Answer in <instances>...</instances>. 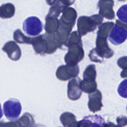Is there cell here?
<instances>
[{
	"mask_svg": "<svg viewBox=\"0 0 127 127\" xmlns=\"http://www.w3.org/2000/svg\"><path fill=\"white\" fill-rule=\"evenodd\" d=\"M67 48L68 51L64 56L66 64L75 66L82 61L84 57V51L81 40V36L77 31H73L69 35Z\"/></svg>",
	"mask_w": 127,
	"mask_h": 127,
	"instance_id": "cell-1",
	"label": "cell"
},
{
	"mask_svg": "<svg viewBox=\"0 0 127 127\" xmlns=\"http://www.w3.org/2000/svg\"><path fill=\"white\" fill-rule=\"evenodd\" d=\"M77 13L76 10L71 7H68L64 10L60 17V26L58 30L60 33L61 40L58 48L64 50L67 48V41L70 32L74 27Z\"/></svg>",
	"mask_w": 127,
	"mask_h": 127,
	"instance_id": "cell-2",
	"label": "cell"
},
{
	"mask_svg": "<svg viewBox=\"0 0 127 127\" xmlns=\"http://www.w3.org/2000/svg\"><path fill=\"white\" fill-rule=\"evenodd\" d=\"M114 25V22L108 21L98 26L95 48L103 58L109 59L114 54V51L109 47L107 42V37Z\"/></svg>",
	"mask_w": 127,
	"mask_h": 127,
	"instance_id": "cell-3",
	"label": "cell"
},
{
	"mask_svg": "<svg viewBox=\"0 0 127 127\" xmlns=\"http://www.w3.org/2000/svg\"><path fill=\"white\" fill-rule=\"evenodd\" d=\"M103 17L99 14H93L90 16H81L77 22V32L80 36H84L88 33L94 31L97 26L102 24Z\"/></svg>",
	"mask_w": 127,
	"mask_h": 127,
	"instance_id": "cell-4",
	"label": "cell"
},
{
	"mask_svg": "<svg viewBox=\"0 0 127 127\" xmlns=\"http://www.w3.org/2000/svg\"><path fill=\"white\" fill-rule=\"evenodd\" d=\"M22 110L20 102L16 99H10L3 105V113L9 121H13L20 116Z\"/></svg>",
	"mask_w": 127,
	"mask_h": 127,
	"instance_id": "cell-5",
	"label": "cell"
},
{
	"mask_svg": "<svg viewBox=\"0 0 127 127\" xmlns=\"http://www.w3.org/2000/svg\"><path fill=\"white\" fill-rule=\"evenodd\" d=\"M43 27L42 22L36 16L29 17L23 23V29L29 36L38 35L42 31Z\"/></svg>",
	"mask_w": 127,
	"mask_h": 127,
	"instance_id": "cell-6",
	"label": "cell"
},
{
	"mask_svg": "<svg viewBox=\"0 0 127 127\" xmlns=\"http://www.w3.org/2000/svg\"><path fill=\"white\" fill-rule=\"evenodd\" d=\"M79 72V67L78 64L75 66L63 64L58 67L56 72V75L58 79L62 81H66L77 77Z\"/></svg>",
	"mask_w": 127,
	"mask_h": 127,
	"instance_id": "cell-7",
	"label": "cell"
},
{
	"mask_svg": "<svg viewBox=\"0 0 127 127\" xmlns=\"http://www.w3.org/2000/svg\"><path fill=\"white\" fill-rule=\"evenodd\" d=\"M108 38L112 44L120 45L127 39V30L124 27L116 23L111 30Z\"/></svg>",
	"mask_w": 127,
	"mask_h": 127,
	"instance_id": "cell-8",
	"label": "cell"
},
{
	"mask_svg": "<svg viewBox=\"0 0 127 127\" xmlns=\"http://www.w3.org/2000/svg\"><path fill=\"white\" fill-rule=\"evenodd\" d=\"M81 80L78 77L72 78L67 84V94L68 98L73 101L79 99L82 94V90L80 87Z\"/></svg>",
	"mask_w": 127,
	"mask_h": 127,
	"instance_id": "cell-9",
	"label": "cell"
},
{
	"mask_svg": "<svg viewBox=\"0 0 127 127\" xmlns=\"http://www.w3.org/2000/svg\"><path fill=\"white\" fill-rule=\"evenodd\" d=\"M114 5L113 0H99L97 3L99 14L107 19H114L115 14L113 9Z\"/></svg>",
	"mask_w": 127,
	"mask_h": 127,
	"instance_id": "cell-10",
	"label": "cell"
},
{
	"mask_svg": "<svg viewBox=\"0 0 127 127\" xmlns=\"http://www.w3.org/2000/svg\"><path fill=\"white\" fill-rule=\"evenodd\" d=\"M105 123L101 116L89 115L78 121L76 127H103Z\"/></svg>",
	"mask_w": 127,
	"mask_h": 127,
	"instance_id": "cell-11",
	"label": "cell"
},
{
	"mask_svg": "<svg viewBox=\"0 0 127 127\" xmlns=\"http://www.w3.org/2000/svg\"><path fill=\"white\" fill-rule=\"evenodd\" d=\"M2 50L6 53L8 57L12 61H17L21 56V51L19 46L13 41L6 42L2 47Z\"/></svg>",
	"mask_w": 127,
	"mask_h": 127,
	"instance_id": "cell-12",
	"label": "cell"
},
{
	"mask_svg": "<svg viewBox=\"0 0 127 127\" xmlns=\"http://www.w3.org/2000/svg\"><path fill=\"white\" fill-rule=\"evenodd\" d=\"M88 107L91 112L95 113L101 110L103 105L102 103V95L100 90L97 89L95 91L88 94Z\"/></svg>",
	"mask_w": 127,
	"mask_h": 127,
	"instance_id": "cell-13",
	"label": "cell"
},
{
	"mask_svg": "<svg viewBox=\"0 0 127 127\" xmlns=\"http://www.w3.org/2000/svg\"><path fill=\"white\" fill-rule=\"evenodd\" d=\"M31 45H32L36 54L41 55L46 54L47 45L43 34L32 37Z\"/></svg>",
	"mask_w": 127,
	"mask_h": 127,
	"instance_id": "cell-14",
	"label": "cell"
},
{
	"mask_svg": "<svg viewBox=\"0 0 127 127\" xmlns=\"http://www.w3.org/2000/svg\"><path fill=\"white\" fill-rule=\"evenodd\" d=\"M60 26V20L57 17L46 16L44 29L48 34H53L56 32Z\"/></svg>",
	"mask_w": 127,
	"mask_h": 127,
	"instance_id": "cell-15",
	"label": "cell"
},
{
	"mask_svg": "<svg viewBox=\"0 0 127 127\" xmlns=\"http://www.w3.org/2000/svg\"><path fill=\"white\" fill-rule=\"evenodd\" d=\"M15 8L13 4L6 3L0 6V17L2 19L10 18L15 14Z\"/></svg>",
	"mask_w": 127,
	"mask_h": 127,
	"instance_id": "cell-16",
	"label": "cell"
},
{
	"mask_svg": "<svg viewBox=\"0 0 127 127\" xmlns=\"http://www.w3.org/2000/svg\"><path fill=\"white\" fill-rule=\"evenodd\" d=\"M96 70L95 65L91 64L87 65L83 73V80L86 82H93L96 77Z\"/></svg>",
	"mask_w": 127,
	"mask_h": 127,
	"instance_id": "cell-17",
	"label": "cell"
},
{
	"mask_svg": "<svg viewBox=\"0 0 127 127\" xmlns=\"http://www.w3.org/2000/svg\"><path fill=\"white\" fill-rule=\"evenodd\" d=\"M60 120L64 127H68L72 123L76 121V118L72 113L66 112L61 114Z\"/></svg>",
	"mask_w": 127,
	"mask_h": 127,
	"instance_id": "cell-18",
	"label": "cell"
},
{
	"mask_svg": "<svg viewBox=\"0 0 127 127\" xmlns=\"http://www.w3.org/2000/svg\"><path fill=\"white\" fill-rule=\"evenodd\" d=\"M17 120L22 126L25 127H34L35 126V122L33 117L29 113H25Z\"/></svg>",
	"mask_w": 127,
	"mask_h": 127,
	"instance_id": "cell-19",
	"label": "cell"
},
{
	"mask_svg": "<svg viewBox=\"0 0 127 127\" xmlns=\"http://www.w3.org/2000/svg\"><path fill=\"white\" fill-rule=\"evenodd\" d=\"M31 38L25 35L20 29H17L13 33V39L19 44H31Z\"/></svg>",
	"mask_w": 127,
	"mask_h": 127,
	"instance_id": "cell-20",
	"label": "cell"
},
{
	"mask_svg": "<svg viewBox=\"0 0 127 127\" xmlns=\"http://www.w3.org/2000/svg\"><path fill=\"white\" fill-rule=\"evenodd\" d=\"M80 87L82 91L89 94L97 90V84L96 81L93 82H86L82 80L80 82Z\"/></svg>",
	"mask_w": 127,
	"mask_h": 127,
	"instance_id": "cell-21",
	"label": "cell"
},
{
	"mask_svg": "<svg viewBox=\"0 0 127 127\" xmlns=\"http://www.w3.org/2000/svg\"><path fill=\"white\" fill-rule=\"evenodd\" d=\"M117 16L120 21L127 23V4L121 6L117 12Z\"/></svg>",
	"mask_w": 127,
	"mask_h": 127,
	"instance_id": "cell-22",
	"label": "cell"
},
{
	"mask_svg": "<svg viewBox=\"0 0 127 127\" xmlns=\"http://www.w3.org/2000/svg\"><path fill=\"white\" fill-rule=\"evenodd\" d=\"M88 56L90 61L92 62L101 63L103 61L104 58L96 50L95 48H93L90 51Z\"/></svg>",
	"mask_w": 127,
	"mask_h": 127,
	"instance_id": "cell-23",
	"label": "cell"
},
{
	"mask_svg": "<svg viewBox=\"0 0 127 127\" xmlns=\"http://www.w3.org/2000/svg\"><path fill=\"white\" fill-rule=\"evenodd\" d=\"M118 92L121 97L127 98V79L122 81L119 84Z\"/></svg>",
	"mask_w": 127,
	"mask_h": 127,
	"instance_id": "cell-24",
	"label": "cell"
},
{
	"mask_svg": "<svg viewBox=\"0 0 127 127\" xmlns=\"http://www.w3.org/2000/svg\"><path fill=\"white\" fill-rule=\"evenodd\" d=\"M75 0H57V2L64 10L70 5L74 3Z\"/></svg>",
	"mask_w": 127,
	"mask_h": 127,
	"instance_id": "cell-25",
	"label": "cell"
},
{
	"mask_svg": "<svg viewBox=\"0 0 127 127\" xmlns=\"http://www.w3.org/2000/svg\"><path fill=\"white\" fill-rule=\"evenodd\" d=\"M117 64L123 70L127 69V56H124L119 58L117 61Z\"/></svg>",
	"mask_w": 127,
	"mask_h": 127,
	"instance_id": "cell-26",
	"label": "cell"
},
{
	"mask_svg": "<svg viewBox=\"0 0 127 127\" xmlns=\"http://www.w3.org/2000/svg\"><path fill=\"white\" fill-rule=\"evenodd\" d=\"M18 123L16 121H9L8 122H0V127H18Z\"/></svg>",
	"mask_w": 127,
	"mask_h": 127,
	"instance_id": "cell-27",
	"label": "cell"
},
{
	"mask_svg": "<svg viewBox=\"0 0 127 127\" xmlns=\"http://www.w3.org/2000/svg\"><path fill=\"white\" fill-rule=\"evenodd\" d=\"M117 123L118 125L125 127L127 125V117L126 116H120L117 118Z\"/></svg>",
	"mask_w": 127,
	"mask_h": 127,
	"instance_id": "cell-28",
	"label": "cell"
},
{
	"mask_svg": "<svg viewBox=\"0 0 127 127\" xmlns=\"http://www.w3.org/2000/svg\"><path fill=\"white\" fill-rule=\"evenodd\" d=\"M103 127H123L120 125H116L112 122L105 123Z\"/></svg>",
	"mask_w": 127,
	"mask_h": 127,
	"instance_id": "cell-29",
	"label": "cell"
},
{
	"mask_svg": "<svg viewBox=\"0 0 127 127\" xmlns=\"http://www.w3.org/2000/svg\"><path fill=\"white\" fill-rule=\"evenodd\" d=\"M47 3L50 5L52 6L55 4V3L57 2V0H46Z\"/></svg>",
	"mask_w": 127,
	"mask_h": 127,
	"instance_id": "cell-30",
	"label": "cell"
},
{
	"mask_svg": "<svg viewBox=\"0 0 127 127\" xmlns=\"http://www.w3.org/2000/svg\"><path fill=\"white\" fill-rule=\"evenodd\" d=\"M121 76L122 78H127V69L123 70L121 72Z\"/></svg>",
	"mask_w": 127,
	"mask_h": 127,
	"instance_id": "cell-31",
	"label": "cell"
},
{
	"mask_svg": "<svg viewBox=\"0 0 127 127\" xmlns=\"http://www.w3.org/2000/svg\"><path fill=\"white\" fill-rule=\"evenodd\" d=\"M116 22L117 24H118L119 25H121V26H122L124 27H126L127 29V23H124L121 22L120 21H119V20H116Z\"/></svg>",
	"mask_w": 127,
	"mask_h": 127,
	"instance_id": "cell-32",
	"label": "cell"
},
{
	"mask_svg": "<svg viewBox=\"0 0 127 127\" xmlns=\"http://www.w3.org/2000/svg\"><path fill=\"white\" fill-rule=\"evenodd\" d=\"M2 116H3V113H2V111L1 105H0V120L2 118Z\"/></svg>",
	"mask_w": 127,
	"mask_h": 127,
	"instance_id": "cell-33",
	"label": "cell"
},
{
	"mask_svg": "<svg viewBox=\"0 0 127 127\" xmlns=\"http://www.w3.org/2000/svg\"><path fill=\"white\" fill-rule=\"evenodd\" d=\"M16 121L17 122V123H18V127H24V126H22L21 125V124L17 121V120H16Z\"/></svg>",
	"mask_w": 127,
	"mask_h": 127,
	"instance_id": "cell-34",
	"label": "cell"
},
{
	"mask_svg": "<svg viewBox=\"0 0 127 127\" xmlns=\"http://www.w3.org/2000/svg\"><path fill=\"white\" fill-rule=\"evenodd\" d=\"M118 1H126V0H118Z\"/></svg>",
	"mask_w": 127,
	"mask_h": 127,
	"instance_id": "cell-35",
	"label": "cell"
},
{
	"mask_svg": "<svg viewBox=\"0 0 127 127\" xmlns=\"http://www.w3.org/2000/svg\"></svg>",
	"mask_w": 127,
	"mask_h": 127,
	"instance_id": "cell-36",
	"label": "cell"
},
{
	"mask_svg": "<svg viewBox=\"0 0 127 127\" xmlns=\"http://www.w3.org/2000/svg\"></svg>",
	"mask_w": 127,
	"mask_h": 127,
	"instance_id": "cell-37",
	"label": "cell"
}]
</instances>
